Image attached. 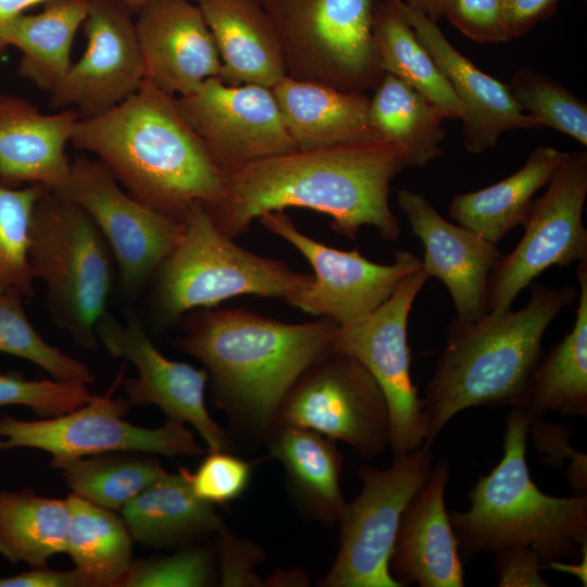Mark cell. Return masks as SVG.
I'll list each match as a JSON object with an SVG mask.
<instances>
[{
    "label": "cell",
    "mask_w": 587,
    "mask_h": 587,
    "mask_svg": "<svg viewBox=\"0 0 587 587\" xmlns=\"http://www.w3.org/2000/svg\"><path fill=\"white\" fill-rule=\"evenodd\" d=\"M404 2L435 22H438L442 16L441 0H404Z\"/></svg>",
    "instance_id": "681fc988"
},
{
    "label": "cell",
    "mask_w": 587,
    "mask_h": 587,
    "mask_svg": "<svg viewBox=\"0 0 587 587\" xmlns=\"http://www.w3.org/2000/svg\"><path fill=\"white\" fill-rule=\"evenodd\" d=\"M72 494L99 507L120 512L164 472L149 453L110 452L51 460Z\"/></svg>",
    "instance_id": "e575fe53"
},
{
    "label": "cell",
    "mask_w": 587,
    "mask_h": 587,
    "mask_svg": "<svg viewBox=\"0 0 587 587\" xmlns=\"http://www.w3.org/2000/svg\"><path fill=\"white\" fill-rule=\"evenodd\" d=\"M405 167L407 150L386 141L296 149L225 175L223 198L205 210L233 239L267 212L304 208L330 216L332 228L348 238L370 225L396 241L401 227L389 207L390 183Z\"/></svg>",
    "instance_id": "6da1fadb"
},
{
    "label": "cell",
    "mask_w": 587,
    "mask_h": 587,
    "mask_svg": "<svg viewBox=\"0 0 587 587\" xmlns=\"http://www.w3.org/2000/svg\"><path fill=\"white\" fill-rule=\"evenodd\" d=\"M28 261L45 284V302L55 326L78 346H100L97 324L107 312L114 258L101 232L78 204L45 188L29 232Z\"/></svg>",
    "instance_id": "52a82bcc"
},
{
    "label": "cell",
    "mask_w": 587,
    "mask_h": 587,
    "mask_svg": "<svg viewBox=\"0 0 587 587\" xmlns=\"http://www.w3.org/2000/svg\"><path fill=\"white\" fill-rule=\"evenodd\" d=\"M521 109L542 127L563 133L587 146V105L557 80L522 66L509 84Z\"/></svg>",
    "instance_id": "74e56055"
},
{
    "label": "cell",
    "mask_w": 587,
    "mask_h": 587,
    "mask_svg": "<svg viewBox=\"0 0 587 587\" xmlns=\"http://www.w3.org/2000/svg\"><path fill=\"white\" fill-rule=\"evenodd\" d=\"M218 576L215 549L198 544L170 555L134 560L123 587H203Z\"/></svg>",
    "instance_id": "f35d334b"
},
{
    "label": "cell",
    "mask_w": 587,
    "mask_h": 587,
    "mask_svg": "<svg viewBox=\"0 0 587 587\" xmlns=\"http://www.w3.org/2000/svg\"><path fill=\"white\" fill-rule=\"evenodd\" d=\"M273 425L312 429L373 459L390 441V420L380 387L357 359L332 349L311 364L283 399Z\"/></svg>",
    "instance_id": "30bf717a"
},
{
    "label": "cell",
    "mask_w": 587,
    "mask_h": 587,
    "mask_svg": "<svg viewBox=\"0 0 587 587\" xmlns=\"http://www.w3.org/2000/svg\"><path fill=\"white\" fill-rule=\"evenodd\" d=\"M397 202L424 246L423 270L447 287L457 317L485 316L488 279L503 255L497 243L447 221L422 193L398 189Z\"/></svg>",
    "instance_id": "d6986e66"
},
{
    "label": "cell",
    "mask_w": 587,
    "mask_h": 587,
    "mask_svg": "<svg viewBox=\"0 0 587 587\" xmlns=\"http://www.w3.org/2000/svg\"><path fill=\"white\" fill-rule=\"evenodd\" d=\"M447 460L438 461L400 519L389 572L400 587H463V562L446 509Z\"/></svg>",
    "instance_id": "7402d4cb"
},
{
    "label": "cell",
    "mask_w": 587,
    "mask_h": 587,
    "mask_svg": "<svg viewBox=\"0 0 587 587\" xmlns=\"http://www.w3.org/2000/svg\"><path fill=\"white\" fill-rule=\"evenodd\" d=\"M548 188L533 201L516 247L502 255L488 279L487 313L511 309L521 290L544 271L587 260L583 223L587 197V152H569Z\"/></svg>",
    "instance_id": "5bb4252c"
},
{
    "label": "cell",
    "mask_w": 587,
    "mask_h": 587,
    "mask_svg": "<svg viewBox=\"0 0 587 587\" xmlns=\"http://www.w3.org/2000/svg\"><path fill=\"white\" fill-rule=\"evenodd\" d=\"M46 187L0 184V294L17 291L24 298L35 296L28 246L33 212Z\"/></svg>",
    "instance_id": "d590c367"
},
{
    "label": "cell",
    "mask_w": 587,
    "mask_h": 587,
    "mask_svg": "<svg viewBox=\"0 0 587 587\" xmlns=\"http://www.w3.org/2000/svg\"><path fill=\"white\" fill-rule=\"evenodd\" d=\"M122 2L135 16L148 5L159 0H118Z\"/></svg>",
    "instance_id": "f907efd6"
},
{
    "label": "cell",
    "mask_w": 587,
    "mask_h": 587,
    "mask_svg": "<svg viewBox=\"0 0 587 587\" xmlns=\"http://www.w3.org/2000/svg\"><path fill=\"white\" fill-rule=\"evenodd\" d=\"M270 457L278 461L300 512L324 525L338 523L346 505L340 491L344 455L336 441L312 429L273 425L265 436Z\"/></svg>",
    "instance_id": "4316f807"
},
{
    "label": "cell",
    "mask_w": 587,
    "mask_h": 587,
    "mask_svg": "<svg viewBox=\"0 0 587 587\" xmlns=\"http://www.w3.org/2000/svg\"><path fill=\"white\" fill-rule=\"evenodd\" d=\"M135 15L118 0H88L87 46L51 92L50 104L89 118L115 108L145 80Z\"/></svg>",
    "instance_id": "ac0fdd59"
},
{
    "label": "cell",
    "mask_w": 587,
    "mask_h": 587,
    "mask_svg": "<svg viewBox=\"0 0 587 587\" xmlns=\"http://www.w3.org/2000/svg\"><path fill=\"white\" fill-rule=\"evenodd\" d=\"M175 347L199 360L214 404L239 432L265 439L301 374L332 351L328 317L290 324L245 308H201L180 320Z\"/></svg>",
    "instance_id": "7a4b0ae2"
},
{
    "label": "cell",
    "mask_w": 587,
    "mask_h": 587,
    "mask_svg": "<svg viewBox=\"0 0 587 587\" xmlns=\"http://www.w3.org/2000/svg\"><path fill=\"white\" fill-rule=\"evenodd\" d=\"M97 337L114 358L132 362L137 377L122 379L130 407L157 405L167 416L189 424L201 436L208 451H232L229 434L213 421L205 407L207 371L166 358L154 346L137 314L129 311L125 323L108 311L97 324Z\"/></svg>",
    "instance_id": "e0dca14e"
},
{
    "label": "cell",
    "mask_w": 587,
    "mask_h": 587,
    "mask_svg": "<svg viewBox=\"0 0 587 587\" xmlns=\"http://www.w3.org/2000/svg\"><path fill=\"white\" fill-rule=\"evenodd\" d=\"M180 220V239L151 280V313L159 326L178 323L192 310L217 307L232 297L285 299L312 280V275L235 243L200 202L189 204Z\"/></svg>",
    "instance_id": "8992f818"
},
{
    "label": "cell",
    "mask_w": 587,
    "mask_h": 587,
    "mask_svg": "<svg viewBox=\"0 0 587 587\" xmlns=\"http://www.w3.org/2000/svg\"><path fill=\"white\" fill-rule=\"evenodd\" d=\"M529 423L521 408H511L501 460L469 491L470 509L449 512L460 558L528 548L546 567L576 555L587 544V495L553 497L530 477L526 463Z\"/></svg>",
    "instance_id": "5b68a950"
},
{
    "label": "cell",
    "mask_w": 587,
    "mask_h": 587,
    "mask_svg": "<svg viewBox=\"0 0 587 587\" xmlns=\"http://www.w3.org/2000/svg\"><path fill=\"white\" fill-rule=\"evenodd\" d=\"M271 233L290 242L311 264V283L290 294L286 301L313 316H324L338 325L357 320L379 307L402 279L422 266V259L397 250L391 264H377L358 249L344 251L328 247L301 233L285 210L259 217Z\"/></svg>",
    "instance_id": "9a60e30c"
},
{
    "label": "cell",
    "mask_w": 587,
    "mask_h": 587,
    "mask_svg": "<svg viewBox=\"0 0 587 587\" xmlns=\"http://www.w3.org/2000/svg\"><path fill=\"white\" fill-rule=\"evenodd\" d=\"M378 1L258 0L277 34L287 77L363 93L385 75L373 38Z\"/></svg>",
    "instance_id": "ba28073f"
},
{
    "label": "cell",
    "mask_w": 587,
    "mask_h": 587,
    "mask_svg": "<svg viewBox=\"0 0 587 587\" xmlns=\"http://www.w3.org/2000/svg\"><path fill=\"white\" fill-rule=\"evenodd\" d=\"M193 1L214 38L222 82L273 88L286 76L277 34L258 0Z\"/></svg>",
    "instance_id": "cb8c5ba5"
},
{
    "label": "cell",
    "mask_w": 587,
    "mask_h": 587,
    "mask_svg": "<svg viewBox=\"0 0 587 587\" xmlns=\"http://www.w3.org/2000/svg\"><path fill=\"white\" fill-rule=\"evenodd\" d=\"M417 38L428 50L463 108L464 146L472 153L494 147L502 133L541 128L514 99L509 84L480 71L460 53L438 26L404 0H395Z\"/></svg>",
    "instance_id": "44dd1931"
},
{
    "label": "cell",
    "mask_w": 587,
    "mask_h": 587,
    "mask_svg": "<svg viewBox=\"0 0 587 587\" xmlns=\"http://www.w3.org/2000/svg\"><path fill=\"white\" fill-rule=\"evenodd\" d=\"M70 512L66 499L32 489L0 490V555L16 564L45 566L65 552Z\"/></svg>",
    "instance_id": "836d02e7"
},
{
    "label": "cell",
    "mask_w": 587,
    "mask_h": 587,
    "mask_svg": "<svg viewBox=\"0 0 587 587\" xmlns=\"http://www.w3.org/2000/svg\"><path fill=\"white\" fill-rule=\"evenodd\" d=\"M528 432L537 452L544 454L541 461L557 470L567 462L565 477L574 495H587V457L570 445L572 428L537 419L529 423Z\"/></svg>",
    "instance_id": "b9f144b4"
},
{
    "label": "cell",
    "mask_w": 587,
    "mask_h": 587,
    "mask_svg": "<svg viewBox=\"0 0 587 587\" xmlns=\"http://www.w3.org/2000/svg\"><path fill=\"white\" fill-rule=\"evenodd\" d=\"M441 14L476 42L498 43L511 39L501 0H441Z\"/></svg>",
    "instance_id": "7bdbcfd3"
},
{
    "label": "cell",
    "mask_w": 587,
    "mask_h": 587,
    "mask_svg": "<svg viewBox=\"0 0 587 587\" xmlns=\"http://www.w3.org/2000/svg\"><path fill=\"white\" fill-rule=\"evenodd\" d=\"M215 552L222 586L260 585V578L252 571L263 558L259 547L236 537L224 527L218 533Z\"/></svg>",
    "instance_id": "ee69618b"
},
{
    "label": "cell",
    "mask_w": 587,
    "mask_h": 587,
    "mask_svg": "<svg viewBox=\"0 0 587 587\" xmlns=\"http://www.w3.org/2000/svg\"><path fill=\"white\" fill-rule=\"evenodd\" d=\"M91 152L136 200L180 216L193 202L224 196L225 174L184 120L171 96L147 80L110 111L79 118L71 141Z\"/></svg>",
    "instance_id": "3957f363"
},
{
    "label": "cell",
    "mask_w": 587,
    "mask_h": 587,
    "mask_svg": "<svg viewBox=\"0 0 587 587\" xmlns=\"http://www.w3.org/2000/svg\"><path fill=\"white\" fill-rule=\"evenodd\" d=\"M525 307L465 322L457 316L430 378L423 411L426 440L435 441L459 412L478 405H522L544 357L541 341L554 317L578 297L571 285H530Z\"/></svg>",
    "instance_id": "277c9868"
},
{
    "label": "cell",
    "mask_w": 587,
    "mask_h": 587,
    "mask_svg": "<svg viewBox=\"0 0 587 587\" xmlns=\"http://www.w3.org/2000/svg\"><path fill=\"white\" fill-rule=\"evenodd\" d=\"M66 501L70 520L65 552L75 569L89 587H121L135 560L134 540L123 517L74 494Z\"/></svg>",
    "instance_id": "4dcf8cb0"
},
{
    "label": "cell",
    "mask_w": 587,
    "mask_h": 587,
    "mask_svg": "<svg viewBox=\"0 0 587 587\" xmlns=\"http://www.w3.org/2000/svg\"><path fill=\"white\" fill-rule=\"evenodd\" d=\"M78 120L73 109L45 114L25 99L0 93V184L63 187L72 164L65 148Z\"/></svg>",
    "instance_id": "603a6c76"
},
{
    "label": "cell",
    "mask_w": 587,
    "mask_h": 587,
    "mask_svg": "<svg viewBox=\"0 0 587 587\" xmlns=\"http://www.w3.org/2000/svg\"><path fill=\"white\" fill-rule=\"evenodd\" d=\"M297 149L382 141L371 125L370 97L285 76L273 88Z\"/></svg>",
    "instance_id": "d4e9b609"
},
{
    "label": "cell",
    "mask_w": 587,
    "mask_h": 587,
    "mask_svg": "<svg viewBox=\"0 0 587 587\" xmlns=\"http://www.w3.org/2000/svg\"><path fill=\"white\" fill-rule=\"evenodd\" d=\"M17 291L0 294V352L27 360L53 379L92 384L93 375L82 361L47 342L29 322Z\"/></svg>",
    "instance_id": "8d00e7d4"
},
{
    "label": "cell",
    "mask_w": 587,
    "mask_h": 587,
    "mask_svg": "<svg viewBox=\"0 0 587 587\" xmlns=\"http://www.w3.org/2000/svg\"><path fill=\"white\" fill-rule=\"evenodd\" d=\"M208 452L196 471L189 472L193 494L213 505L236 500L248 488L257 462L239 458L232 451Z\"/></svg>",
    "instance_id": "60d3db41"
},
{
    "label": "cell",
    "mask_w": 587,
    "mask_h": 587,
    "mask_svg": "<svg viewBox=\"0 0 587 587\" xmlns=\"http://www.w3.org/2000/svg\"><path fill=\"white\" fill-rule=\"evenodd\" d=\"M369 116L382 141L407 150L408 166L424 167L442 154L444 114L396 76L385 73L370 98Z\"/></svg>",
    "instance_id": "d6a6232c"
},
{
    "label": "cell",
    "mask_w": 587,
    "mask_h": 587,
    "mask_svg": "<svg viewBox=\"0 0 587 587\" xmlns=\"http://www.w3.org/2000/svg\"><path fill=\"white\" fill-rule=\"evenodd\" d=\"M434 441L392 455L389 467L360 466L359 496L340 514L339 550L323 587H400L389 559L403 510L432 470Z\"/></svg>",
    "instance_id": "9c48e42d"
},
{
    "label": "cell",
    "mask_w": 587,
    "mask_h": 587,
    "mask_svg": "<svg viewBox=\"0 0 587 587\" xmlns=\"http://www.w3.org/2000/svg\"><path fill=\"white\" fill-rule=\"evenodd\" d=\"M88 385L58 379L28 380L22 374L0 373V408L25 405L40 419L66 414L92 398Z\"/></svg>",
    "instance_id": "ab89813d"
},
{
    "label": "cell",
    "mask_w": 587,
    "mask_h": 587,
    "mask_svg": "<svg viewBox=\"0 0 587 587\" xmlns=\"http://www.w3.org/2000/svg\"><path fill=\"white\" fill-rule=\"evenodd\" d=\"M87 11L88 0H49L39 13L7 22L0 41L21 51L18 74L51 93L72 64V46Z\"/></svg>",
    "instance_id": "f1b7e54d"
},
{
    "label": "cell",
    "mask_w": 587,
    "mask_h": 587,
    "mask_svg": "<svg viewBox=\"0 0 587 587\" xmlns=\"http://www.w3.org/2000/svg\"><path fill=\"white\" fill-rule=\"evenodd\" d=\"M576 276L579 292L574 326L544 354L519 407L529 422L550 411L567 417L587 415V260L577 263Z\"/></svg>",
    "instance_id": "f546056e"
},
{
    "label": "cell",
    "mask_w": 587,
    "mask_h": 587,
    "mask_svg": "<svg viewBox=\"0 0 587 587\" xmlns=\"http://www.w3.org/2000/svg\"><path fill=\"white\" fill-rule=\"evenodd\" d=\"M55 191L95 222L113 254L123 295L136 299L179 241L180 216L136 200L102 161L85 155L72 162L67 183Z\"/></svg>",
    "instance_id": "7c38bea8"
},
{
    "label": "cell",
    "mask_w": 587,
    "mask_h": 587,
    "mask_svg": "<svg viewBox=\"0 0 587 587\" xmlns=\"http://www.w3.org/2000/svg\"><path fill=\"white\" fill-rule=\"evenodd\" d=\"M47 1L49 0H0V29L7 22L24 13L26 9ZM5 50L7 48L0 41V57Z\"/></svg>",
    "instance_id": "c3c4849f"
},
{
    "label": "cell",
    "mask_w": 587,
    "mask_h": 587,
    "mask_svg": "<svg viewBox=\"0 0 587 587\" xmlns=\"http://www.w3.org/2000/svg\"><path fill=\"white\" fill-rule=\"evenodd\" d=\"M373 38L384 73L401 79L440 110L446 120H462L463 108L433 57L395 0H379Z\"/></svg>",
    "instance_id": "1f68e13d"
},
{
    "label": "cell",
    "mask_w": 587,
    "mask_h": 587,
    "mask_svg": "<svg viewBox=\"0 0 587 587\" xmlns=\"http://www.w3.org/2000/svg\"><path fill=\"white\" fill-rule=\"evenodd\" d=\"M429 276L421 266L372 312L338 325L332 349L362 363L387 401L392 455L414 451L426 440L423 399L411 378L408 319Z\"/></svg>",
    "instance_id": "4fadbf2b"
},
{
    "label": "cell",
    "mask_w": 587,
    "mask_h": 587,
    "mask_svg": "<svg viewBox=\"0 0 587 587\" xmlns=\"http://www.w3.org/2000/svg\"><path fill=\"white\" fill-rule=\"evenodd\" d=\"M92 398L79 408L50 419L21 421L0 417V451L33 448L49 452L51 460L110 452H140L166 457H197L205 453L186 424L167 420L164 425L146 428L126 421L130 405L113 397V389Z\"/></svg>",
    "instance_id": "8fae6325"
},
{
    "label": "cell",
    "mask_w": 587,
    "mask_h": 587,
    "mask_svg": "<svg viewBox=\"0 0 587 587\" xmlns=\"http://www.w3.org/2000/svg\"><path fill=\"white\" fill-rule=\"evenodd\" d=\"M145 80L174 96L218 76L221 59L200 7L190 0H159L136 15Z\"/></svg>",
    "instance_id": "ffe728a7"
},
{
    "label": "cell",
    "mask_w": 587,
    "mask_h": 587,
    "mask_svg": "<svg viewBox=\"0 0 587 587\" xmlns=\"http://www.w3.org/2000/svg\"><path fill=\"white\" fill-rule=\"evenodd\" d=\"M134 541L163 549L184 548L218 534L225 523L213 504L198 498L189 471H166L120 511Z\"/></svg>",
    "instance_id": "484cf974"
},
{
    "label": "cell",
    "mask_w": 587,
    "mask_h": 587,
    "mask_svg": "<svg viewBox=\"0 0 587 587\" xmlns=\"http://www.w3.org/2000/svg\"><path fill=\"white\" fill-rule=\"evenodd\" d=\"M0 587H89V583L77 569L55 571L45 565L0 577Z\"/></svg>",
    "instance_id": "7dc6e473"
},
{
    "label": "cell",
    "mask_w": 587,
    "mask_h": 587,
    "mask_svg": "<svg viewBox=\"0 0 587 587\" xmlns=\"http://www.w3.org/2000/svg\"><path fill=\"white\" fill-rule=\"evenodd\" d=\"M561 0H501L503 16L511 39L526 35L547 17Z\"/></svg>",
    "instance_id": "bcb514c9"
},
{
    "label": "cell",
    "mask_w": 587,
    "mask_h": 587,
    "mask_svg": "<svg viewBox=\"0 0 587 587\" xmlns=\"http://www.w3.org/2000/svg\"><path fill=\"white\" fill-rule=\"evenodd\" d=\"M569 152L539 145L524 165L488 187L455 195L449 215L458 224L498 243L510 229L524 225L534 196L546 186Z\"/></svg>",
    "instance_id": "83f0119b"
},
{
    "label": "cell",
    "mask_w": 587,
    "mask_h": 587,
    "mask_svg": "<svg viewBox=\"0 0 587 587\" xmlns=\"http://www.w3.org/2000/svg\"><path fill=\"white\" fill-rule=\"evenodd\" d=\"M175 101L184 120L225 175L297 149L272 88L228 85L213 76L192 92L175 97Z\"/></svg>",
    "instance_id": "2e32d148"
},
{
    "label": "cell",
    "mask_w": 587,
    "mask_h": 587,
    "mask_svg": "<svg viewBox=\"0 0 587 587\" xmlns=\"http://www.w3.org/2000/svg\"><path fill=\"white\" fill-rule=\"evenodd\" d=\"M495 570L500 587H547L541 577L540 557L528 548H505L495 552Z\"/></svg>",
    "instance_id": "f6af8a7d"
}]
</instances>
